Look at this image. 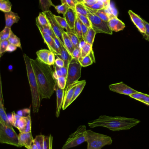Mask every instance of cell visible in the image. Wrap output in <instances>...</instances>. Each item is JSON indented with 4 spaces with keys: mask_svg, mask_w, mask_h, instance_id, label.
Segmentation results:
<instances>
[{
    "mask_svg": "<svg viewBox=\"0 0 149 149\" xmlns=\"http://www.w3.org/2000/svg\"><path fill=\"white\" fill-rule=\"evenodd\" d=\"M31 63L39 88L41 99H50L55 91L56 86L51 67L42 63L37 58L36 59L31 58Z\"/></svg>",
    "mask_w": 149,
    "mask_h": 149,
    "instance_id": "cell-1",
    "label": "cell"
},
{
    "mask_svg": "<svg viewBox=\"0 0 149 149\" xmlns=\"http://www.w3.org/2000/svg\"><path fill=\"white\" fill-rule=\"evenodd\" d=\"M140 122V120L134 118L102 115L98 119L89 122L88 125L91 128L104 127L112 131H116L128 130L136 126Z\"/></svg>",
    "mask_w": 149,
    "mask_h": 149,
    "instance_id": "cell-2",
    "label": "cell"
},
{
    "mask_svg": "<svg viewBox=\"0 0 149 149\" xmlns=\"http://www.w3.org/2000/svg\"><path fill=\"white\" fill-rule=\"evenodd\" d=\"M23 57L31 92L32 111L33 113H38L42 100L39 88L31 63V58L25 54H24Z\"/></svg>",
    "mask_w": 149,
    "mask_h": 149,
    "instance_id": "cell-3",
    "label": "cell"
},
{
    "mask_svg": "<svg viewBox=\"0 0 149 149\" xmlns=\"http://www.w3.org/2000/svg\"><path fill=\"white\" fill-rule=\"evenodd\" d=\"M87 149H101L107 145H111L113 142L112 138L108 136L91 130H87Z\"/></svg>",
    "mask_w": 149,
    "mask_h": 149,
    "instance_id": "cell-4",
    "label": "cell"
},
{
    "mask_svg": "<svg viewBox=\"0 0 149 149\" xmlns=\"http://www.w3.org/2000/svg\"><path fill=\"white\" fill-rule=\"evenodd\" d=\"M87 132L86 126H80L77 130L69 136L62 149H68L77 147L86 142Z\"/></svg>",
    "mask_w": 149,
    "mask_h": 149,
    "instance_id": "cell-5",
    "label": "cell"
},
{
    "mask_svg": "<svg viewBox=\"0 0 149 149\" xmlns=\"http://www.w3.org/2000/svg\"><path fill=\"white\" fill-rule=\"evenodd\" d=\"M0 143L9 144L21 148L19 144L18 135L12 126H7L0 123Z\"/></svg>",
    "mask_w": 149,
    "mask_h": 149,
    "instance_id": "cell-6",
    "label": "cell"
},
{
    "mask_svg": "<svg viewBox=\"0 0 149 149\" xmlns=\"http://www.w3.org/2000/svg\"><path fill=\"white\" fill-rule=\"evenodd\" d=\"M81 68L82 66L78 60L72 58L68 65L66 88L69 85L78 81L81 77Z\"/></svg>",
    "mask_w": 149,
    "mask_h": 149,
    "instance_id": "cell-7",
    "label": "cell"
},
{
    "mask_svg": "<svg viewBox=\"0 0 149 149\" xmlns=\"http://www.w3.org/2000/svg\"><path fill=\"white\" fill-rule=\"evenodd\" d=\"M91 23L92 27L95 30L97 33L112 35L113 31L109 28L108 22H105L99 17L89 12L87 15Z\"/></svg>",
    "mask_w": 149,
    "mask_h": 149,
    "instance_id": "cell-8",
    "label": "cell"
},
{
    "mask_svg": "<svg viewBox=\"0 0 149 149\" xmlns=\"http://www.w3.org/2000/svg\"><path fill=\"white\" fill-rule=\"evenodd\" d=\"M43 12L45 14L46 17H47V19L49 21L50 25L52 29L53 30L55 35L64 45L63 34L65 31L64 29L62 28L59 24L55 18L54 15L52 13L51 11L48 10V11Z\"/></svg>",
    "mask_w": 149,
    "mask_h": 149,
    "instance_id": "cell-9",
    "label": "cell"
},
{
    "mask_svg": "<svg viewBox=\"0 0 149 149\" xmlns=\"http://www.w3.org/2000/svg\"><path fill=\"white\" fill-rule=\"evenodd\" d=\"M109 88L113 92L129 96L138 92L129 86L122 81L109 85Z\"/></svg>",
    "mask_w": 149,
    "mask_h": 149,
    "instance_id": "cell-10",
    "label": "cell"
},
{
    "mask_svg": "<svg viewBox=\"0 0 149 149\" xmlns=\"http://www.w3.org/2000/svg\"><path fill=\"white\" fill-rule=\"evenodd\" d=\"M79 81H77L73 84L69 85L65 89L64 95V101H63L62 109L65 110L68 106L71 104V102L72 100L74 95L75 88L78 84Z\"/></svg>",
    "mask_w": 149,
    "mask_h": 149,
    "instance_id": "cell-11",
    "label": "cell"
},
{
    "mask_svg": "<svg viewBox=\"0 0 149 149\" xmlns=\"http://www.w3.org/2000/svg\"><path fill=\"white\" fill-rule=\"evenodd\" d=\"M0 123L7 126H13L10 123L4 107V100L3 96L1 79H0Z\"/></svg>",
    "mask_w": 149,
    "mask_h": 149,
    "instance_id": "cell-12",
    "label": "cell"
},
{
    "mask_svg": "<svg viewBox=\"0 0 149 149\" xmlns=\"http://www.w3.org/2000/svg\"><path fill=\"white\" fill-rule=\"evenodd\" d=\"M39 31L42 35V37L43 38L45 43L47 45L49 50L53 52L56 56L59 55L60 54V51L57 47L54 39L50 35L43 32L42 31L39 30Z\"/></svg>",
    "mask_w": 149,
    "mask_h": 149,
    "instance_id": "cell-13",
    "label": "cell"
},
{
    "mask_svg": "<svg viewBox=\"0 0 149 149\" xmlns=\"http://www.w3.org/2000/svg\"><path fill=\"white\" fill-rule=\"evenodd\" d=\"M55 91H56V95H57V108H56V116L57 117H58L59 116V114H60V110H61V108H62V106H63L65 90L61 89L60 88H59L57 84L56 81Z\"/></svg>",
    "mask_w": 149,
    "mask_h": 149,
    "instance_id": "cell-14",
    "label": "cell"
},
{
    "mask_svg": "<svg viewBox=\"0 0 149 149\" xmlns=\"http://www.w3.org/2000/svg\"><path fill=\"white\" fill-rule=\"evenodd\" d=\"M128 13L131 20L136 25L138 30L141 34L146 33V28L143 22V19L131 10H129Z\"/></svg>",
    "mask_w": 149,
    "mask_h": 149,
    "instance_id": "cell-15",
    "label": "cell"
},
{
    "mask_svg": "<svg viewBox=\"0 0 149 149\" xmlns=\"http://www.w3.org/2000/svg\"><path fill=\"white\" fill-rule=\"evenodd\" d=\"M18 136L20 146L29 149L32 142L34 141L31 132L29 133H20Z\"/></svg>",
    "mask_w": 149,
    "mask_h": 149,
    "instance_id": "cell-16",
    "label": "cell"
},
{
    "mask_svg": "<svg viewBox=\"0 0 149 149\" xmlns=\"http://www.w3.org/2000/svg\"><path fill=\"white\" fill-rule=\"evenodd\" d=\"M108 25L112 31L119 32L123 30L125 28V24L117 17L111 18L108 22Z\"/></svg>",
    "mask_w": 149,
    "mask_h": 149,
    "instance_id": "cell-17",
    "label": "cell"
},
{
    "mask_svg": "<svg viewBox=\"0 0 149 149\" xmlns=\"http://www.w3.org/2000/svg\"><path fill=\"white\" fill-rule=\"evenodd\" d=\"M64 16L70 29L73 30L77 18V13L75 10L69 8Z\"/></svg>",
    "mask_w": 149,
    "mask_h": 149,
    "instance_id": "cell-18",
    "label": "cell"
},
{
    "mask_svg": "<svg viewBox=\"0 0 149 149\" xmlns=\"http://www.w3.org/2000/svg\"><path fill=\"white\" fill-rule=\"evenodd\" d=\"M6 27L11 28L13 24L18 22L20 19L18 15L12 11L4 13Z\"/></svg>",
    "mask_w": 149,
    "mask_h": 149,
    "instance_id": "cell-19",
    "label": "cell"
},
{
    "mask_svg": "<svg viewBox=\"0 0 149 149\" xmlns=\"http://www.w3.org/2000/svg\"><path fill=\"white\" fill-rule=\"evenodd\" d=\"M131 98L137 100L149 106V95L141 92H137L129 95Z\"/></svg>",
    "mask_w": 149,
    "mask_h": 149,
    "instance_id": "cell-20",
    "label": "cell"
},
{
    "mask_svg": "<svg viewBox=\"0 0 149 149\" xmlns=\"http://www.w3.org/2000/svg\"><path fill=\"white\" fill-rule=\"evenodd\" d=\"M57 56L64 60L65 63L64 66L66 67H68L69 63L73 58L71 55L68 52L64 45H63L60 54Z\"/></svg>",
    "mask_w": 149,
    "mask_h": 149,
    "instance_id": "cell-21",
    "label": "cell"
},
{
    "mask_svg": "<svg viewBox=\"0 0 149 149\" xmlns=\"http://www.w3.org/2000/svg\"><path fill=\"white\" fill-rule=\"evenodd\" d=\"M63 38L64 40V45L70 54L71 55L73 52L74 49V47L69 37L68 36L66 31H64L63 34Z\"/></svg>",
    "mask_w": 149,
    "mask_h": 149,
    "instance_id": "cell-22",
    "label": "cell"
},
{
    "mask_svg": "<svg viewBox=\"0 0 149 149\" xmlns=\"http://www.w3.org/2000/svg\"><path fill=\"white\" fill-rule=\"evenodd\" d=\"M87 9L88 10L90 13H92V14L96 15L99 17L101 19L103 20V21H105V22H108L109 20H110V17H109L108 14L106 12L105 9L99 10H94L89 8L87 7Z\"/></svg>",
    "mask_w": 149,
    "mask_h": 149,
    "instance_id": "cell-23",
    "label": "cell"
},
{
    "mask_svg": "<svg viewBox=\"0 0 149 149\" xmlns=\"http://www.w3.org/2000/svg\"><path fill=\"white\" fill-rule=\"evenodd\" d=\"M50 51V50L41 49L36 52L37 58L42 63L48 65V58Z\"/></svg>",
    "mask_w": 149,
    "mask_h": 149,
    "instance_id": "cell-24",
    "label": "cell"
},
{
    "mask_svg": "<svg viewBox=\"0 0 149 149\" xmlns=\"http://www.w3.org/2000/svg\"><path fill=\"white\" fill-rule=\"evenodd\" d=\"M96 34L97 33L96 31L92 27L89 28L86 36L84 39L85 42L87 43L93 45Z\"/></svg>",
    "mask_w": 149,
    "mask_h": 149,
    "instance_id": "cell-25",
    "label": "cell"
},
{
    "mask_svg": "<svg viewBox=\"0 0 149 149\" xmlns=\"http://www.w3.org/2000/svg\"><path fill=\"white\" fill-rule=\"evenodd\" d=\"M86 84V81L85 80L79 81V82L75 88L74 95H73V97L72 100L71 102V104L77 99V97L81 93L84 87L85 86Z\"/></svg>",
    "mask_w": 149,
    "mask_h": 149,
    "instance_id": "cell-26",
    "label": "cell"
},
{
    "mask_svg": "<svg viewBox=\"0 0 149 149\" xmlns=\"http://www.w3.org/2000/svg\"><path fill=\"white\" fill-rule=\"evenodd\" d=\"M75 10L78 14L85 16H87L90 12L83 3H78L75 6Z\"/></svg>",
    "mask_w": 149,
    "mask_h": 149,
    "instance_id": "cell-27",
    "label": "cell"
},
{
    "mask_svg": "<svg viewBox=\"0 0 149 149\" xmlns=\"http://www.w3.org/2000/svg\"><path fill=\"white\" fill-rule=\"evenodd\" d=\"M54 16L59 25L63 29H65L66 30V32H71V31H73V30L70 29L64 17H61L59 16L55 15H54Z\"/></svg>",
    "mask_w": 149,
    "mask_h": 149,
    "instance_id": "cell-28",
    "label": "cell"
},
{
    "mask_svg": "<svg viewBox=\"0 0 149 149\" xmlns=\"http://www.w3.org/2000/svg\"><path fill=\"white\" fill-rule=\"evenodd\" d=\"M73 30L74 33L79 38H80V39H81V38H83V37H82V28H81L80 21L77 15Z\"/></svg>",
    "mask_w": 149,
    "mask_h": 149,
    "instance_id": "cell-29",
    "label": "cell"
},
{
    "mask_svg": "<svg viewBox=\"0 0 149 149\" xmlns=\"http://www.w3.org/2000/svg\"><path fill=\"white\" fill-rule=\"evenodd\" d=\"M12 4L9 0H0V10L4 13L11 11Z\"/></svg>",
    "mask_w": 149,
    "mask_h": 149,
    "instance_id": "cell-30",
    "label": "cell"
},
{
    "mask_svg": "<svg viewBox=\"0 0 149 149\" xmlns=\"http://www.w3.org/2000/svg\"><path fill=\"white\" fill-rule=\"evenodd\" d=\"M36 25L37 26L39 30L42 31L43 32L48 34L53 38L57 36L56 35H55V33H54L53 30L52 29L50 25L45 26H41L36 22Z\"/></svg>",
    "mask_w": 149,
    "mask_h": 149,
    "instance_id": "cell-31",
    "label": "cell"
},
{
    "mask_svg": "<svg viewBox=\"0 0 149 149\" xmlns=\"http://www.w3.org/2000/svg\"><path fill=\"white\" fill-rule=\"evenodd\" d=\"M40 8L43 12L50 10V8L51 6L55 7V5L52 3V0H39Z\"/></svg>",
    "mask_w": 149,
    "mask_h": 149,
    "instance_id": "cell-32",
    "label": "cell"
},
{
    "mask_svg": "<svg viewBox=\"0 0 149 149\" xmlns=\"http://www.w3.org/2000/svg\"><path fill=\"white\" fill-rule=\"evenodd\" d=\"M78 61L82 67H84L89 66L92 64L93 63H94L93 60L90 55L85 57H82L80 56L79 58Z\"/></svg>",
    "mask_w": 149,
    "mask_h": 149,
    "instance_id": "cell-33",
    "label": "cell"
},
{
    "mask_svg": "<svg viewBox=\"0 0 149 149\" xmlns=\"http://www.w3.org/2000/svg\"><path fill=\"white\" fill-rule=\"evenodd\" d=\"M36 22H37L40 25L43 26L50 25L49 21L46 17L45 14L42 11L39 13V15L36 19Z\"/></svg>",
    "mask_w": 149,
    "mask_h": 149,
    "instance_id": "cell-34",
    "label": "cell"
},
{
    "mask_svg": "<svg viewBox=\"0 0 149 149\" xmlns=\"http://www.w3.org/2000/svg\"><path fill=\"white\" fill-rule=\"evenodd\" d=\"M12 31L11 28L6 27L0 33V41L8 40Z\"/></svg>",
    "mask_w": 149,
    "mask_h": 149,
    "instance_id": "cell-35",
    "label": "cell"
},
{
    "mask_svg": "<svg viewBox=\"0 0 149 149\" xmlns=\"http://www.w3.org/2000/svg\"><path fill=\"white\" fill-rule=\"evenodd\" d=\"M9 42L10 44L13 45L15 46H17L18 48L21 49V44L20 39L19 38L17 37L12 32L10 35V36L8 39Z\"/></svg>",
    "mask_w": 149,
    "mask_h": 149,
    "instance_id": "cell-36",
    "label": "cell"
},
{
    "mask_svg": "<svg viewBox=\"0 0 149 149\" xmlns=\"http://www.w3.org/2000/svg\"><path fill=\"white\" fill-rule=\"evenodd\" d=\"M53 137L51 135L44 136L43 149H52Z\"/></svg>",
    "mask_w": 149,
    "mask_h": 149,
    "instance_id": "cell-37",
    "label": "cell"
},
{
    "mask_svg": "<svg viewBox=\"0 0 149 149\" xmlns=\"http://www.w3.org/2000/svg\"><path fill=\"white\" fill-rule=\"evenodd\" d=\"M68 36L70 38L74 46V48H77L79 47V46L80 42V39L75 35L74 33V31H71V32H66Z\"/></svg>",
    "mask_w": 149,
    "mask_h": 149,
    "instance_id": "cell-38",
    "label": "cell"
},
{
    "mask_svg": "<svg viewBox=\"0 0 149 149\" xmlns=\"http://www.w3.org/2000/svg\"><path fill=\"white\" fill-rule=\"evenodd\" d=\"M93 45L86 43V44L81 49V57H85L90 55L93 51Z\"/></svg>",
    "mask_w": 149,
    "mask_h": 149,
    "instance_id": "cell-39",
    "label": "cell"
},
{
    "mask_svg": "<svg viewBox=\"0 0 149 149\" xmlns=\"http://www.w3.org/2000/svg\"><path fill=\"white\" fill-rule=\"evenodd\" d=\"M44 136L43 135H38L34 139V142L38 149H43Z\"/></svg>",
    "mask_w": 149,
    "mask_h": 149,
    "instance_id": "cell-40",
    "label": "cell"
},
{
    "mask_svg": "<svg viewBox=\"0 0 149 149\" xmlns=\"http://www.w3.org/2000/svg\"><path fill=\"white\" fill-rule=\"evenodd\" d=\"M54 8L59 14H62L64 15L66 13V11L70 7L67 4L62 3L61 5L55 6Z\"/></svg>",
    "mask_w": 149,
    "mask_h": 149,
    "instance_id": "cell-41",
    "label": "cell"
},
{
    "mask_svg": "<svg viewBox=\"0 0 149 149\" xmlns=\"http://www.w3.org/2000/svg\"><path fill=\"white\" fill-rule=\"evenodd\" d=\"M10 44L8 40L0 41V57H1L5 52H7V48Z\"/></svg>",
    "mask_w": 149,
    "mask_h": 149,
    "instance_id": "cell-42",
    "label": "cell"
},
{
    "mask_svg": "<svg viewBox=\"0 0 149 149\" xmlns=\"http://www.w3.org/2000/svg\"><path fill=\"white\" fill-rule=\"evenodd\" d=\"M77 15L82 23L84 24L88 28L92 27L91 22H90V20H89L88 17H87V16L83 15L78 14V13H77Z\"/></svg>",
    "mask_w": 149,
    "mask_h": 149,
    "instance_id": "cell-43",
    "label": "cell"
},
{
    "mask_svg": "<svg viewBox=\"0 0 149 149\" xmlns=\"http://www.w3.org/2000/svg\"><path fill=\"white\" fill-rule=\"evenodd\" d=\"M56 80L58 86L61 89H65L66 84V78L64 76L59 77Z\"/></svg>",
    "mask_w": 149,
    "mask_h": 149,
    "instance_id": "cell-44",
    "label": "cell"
},
{
    "mask_svg": "<svg viewBox=\"0 0 149 149\" xmlns=\"http://www.w3.org/2000/svg\"><path fill=\"white\" fill-rule=\"evenodd\" d=\"M87 8L91 9L94 10H99L105 9V6H104L103 2L101 0H99L96 3L90 7H87Z\"/></svg>",
    "mask_w": 149,
    "mask_h": 149,
    "instance_id": "cell-45",
    "label": "cell"
},
{
    "mask_svg": "<svg viewBox=\"0 0 149 149\" xmlns=\"http://www.w3.org/2000/svg\"><path fill=\"white\" fill-rule=\"evenodd\" d=\"M54 71L53 72V77L55 79H57L58 78L63 76V73L61 70V68L57 66L56 65H54Z\"/></svg>",
    "mask_w": 149,
    "mask_h": 149,
    "instance_id": "cell-46",
    "label": "cell"
},
{
    "mask_svg": "<svg viewBox=\"0 0 149 149\" xmlns=\"http://www.w3.org/2000/svg\"><path fill=\"white\" fill-rule=\"evenodd\" d=\"M62 3H65L67 4L70 8L75 10L76 4L78 3V1L76 0H61Z\"/></svg>",
    "mask_w": 149,
    "mask_h": 149,
    "instance_id": "cell-47",
    "label": "cell"
},
{
    "mask_svg": "<svg viewBox=\"0 0 149 149\" xmlns=\"http://www.w3.org/2000/svg\"><path fill=\"white\" fill-rule=\"evenodd\" d=\"M71 56L73 58L78 60L79 58L81 56V49L79 47L74 48L72 53Z\"/></svg>",
    "mask_w": 149,
    "mask_h": 149,
    "instance_id": "cell-48",
    "label": "cell"
},
{
    "mask_svg": "<svg viewBox=\"0 0 149 149\" xmlns=\"http://www.w3.org/2000/svg\"><path fill=\"white\" fill-rule=\"evenodd\" d=\"M17 114L20 116L25 117L30 114V108H26L17 111Z\"/></svg>",
    "mask_w": 149,
    "mask_h": 149,
    "instance_id": "cell-49",
    "label": "cell"
},
{
    "mask_svg": "<svg viewBox=\"0 0 149 149\" xmlns=\"http://www.w3.org/2000/svg\"><path fill=\"white\" fill-rule=\"evenodd\" d=\"M55 55L52 52H50L48 58V65H54L55 63Z\"/></svg>",
    "mask_w": 149,
    "mask_h": 149,
    "instance_id": "cell-50",
    "label": "cell"
},
{
    "mask_svg": "<svg viewBox=\"0 0 149 149\" xmlns=\"http://www.w3.org/2000/svg\"><path fill=\"white\" fill-rule=\"evenodd\" d=\"M31 132V115H30L27 126H26L24 130L22 132H20V133H29Z\"/></svg>",
    "mask_w": 149,
    "mask_h": 149,
    "instance_id": "cell-51",
    "label": "cell"
},
{
    "mask_svg": "<svg viewBox=\"0 0 149 149\" xmlns=\"http://www.w3.org/2000/svg\"><path fill=\"white\" fill-rule=\"evenodd\" d=\"M143 22L146 28V32L144 34H142L143 37L147 41H149V23L147 22L145 20H143Z\"/></svg>",
    "mask_w": 149,
    "mask_h": 149,
    "instance_id": "cell-52",
    "label": "cell"
},
{
    "mask_svg": "<svg viewBox=\"0 0 149 149\" xmlns=\"http://www.w3.org/2000/svg\"><path fill=\"white\" fill-rule=\"evenodd\" d=\"M55 64L60 68H63L65 66V63L64 60L59 57H57L55 60Z\"/></svg>",
    "mask_w": 149,
    "mask_h": 149,
    "instance_id": "cell-53",
    "label": "cell"
},
{
    "mask_svg": "<svg viewBox=\"0 0 149 149\" xmlns=\"http://www.w3.org/2000/svg\"><path fill=\"white\" fill-rule=\"evenodd\" d=\"M80 23H81V28H82V37H83V39H84L86 36L89 28L86 26L84 24L82 23L81 21H80Z\"/></svg>",
    "mask_w": 149,
    "mask_h": 149,
    "instance_id": "cell-54",
    "label": "cell"
},
{
    "mask_svg": "<svg viewBox=\"0 0 149 149\" xmlns=\"http://www.w3.org/2000/svg\"><path fill=\"white\" fill-rule=\"evenodd\" d=\"M99 0H83V3L85 6L88 7L96 3Z\"/></svg>",
    "mask_w": 149,
    "mask_h": 149,
    "instance_id": "cell-55",
    "label": "cell"
},
{
    "mask_svg": "<svg viewBox=\"0 0 149 149\" xmlns=\"http://www.w3.org/2000/svg\"><path fill=\"white\" fill-rule=\"evenodd\" d=\"M17 48V46L10 44L8 47V48H7V52H13L15 51Z\"/></svg>",
    "mask_w": 149,
    "mask_h": 149,
    "instance_id": "cell-56",
    "label": "cell"
},
{
    "mask_svg": "<svg viewBox=\"0 0 149 149\" xmlns=\"http://www.w3.org/2000/svg\"><path fill=\"white\" fill-rule=\"evenodd\" d=\"M104 3L105 9L109 8L110 6V1L111 0H101Z\"/></svg>",
    "mask_w": 149,
    "mask_h": 149,
    "instance_id": "cell-57",
    "label": "cell"
},
{
    "mask_svg": "<svg viewBox=\"0 0 149 149\" xmlns=\"http://www.w3.org/2000/svg\"><path fill=\"white\" fill-rule=\"evenodd\" d=\"M61 71H62V73H63V76L66 77L67 76V71H68V67L64 66L63 68H61Z\"/></svg>",
    "mask_w": 149,
    "mask_h": 149,
    "instance_id": "cell-58",
    "label": "cell"
},
{
    "mask_svg": "<svg viewBox=\"0 0 149 149\" xmlns=\"http://www.w3.org/2000/svg\"><path fill=\"white\" fill-rule=\"evenodd\" d=\"M29 149H38L36 146V144H35L34 141L32 142L31 145L30 147V148H29Z\"/></svg>",
    "mask_w": 149,
    "mask_h": 149,
    "instance_id": "cell-59",
    "label": "cell"
},
{
    "mask_svg": "<svg viewBox=\"0 0 149 149\" xmlns=\"http://www.w3.org/2000/svg\"><path fill=\"white\" fill-rule=\"evenodd\" d=\"M76 1L79 3H83L82 0H76Z\"/></svg>",
    "mask_w": 149,
    "mask_h": 149,
    "instance_id": "cell-60",
    "label": "cell"
},
{
    "mask_svg": "<svg viewBox=\"0 0 149 149\" xmlns=\"http://www.w3.org/2000/svg\"><path fill=\"white\" fill-rule=\"evenodd\" d=\"M82 1H83V0H82Z\"/></svg>",
    "mask_w": 149,
    "mask_h": 149,
    "instance_id": "cell-61",
    "label": "cell"
},
{
    "mask_svg": "<svg viewBox=\"0 0 149 149\" xmlns=\"http://www.w3.org/2000/svg\"></svg>",
    "mask_w": 149,
    "mask_h": 149,
    "instance_id": "cell-62",
    "label": "cell"
}]
</instances>
